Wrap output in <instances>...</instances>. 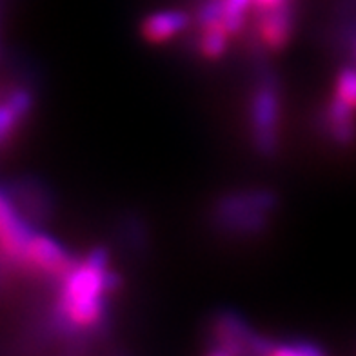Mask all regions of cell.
Wrapping results in <instances>:
<instances>
[{"mask_svg":"<svg viewBox=\"0 0 356 356\" xmlns=\"http://www.w3.org/2000/svg\"><path fill=\"white\" fill-rule=\"evenodd\" d=\"M35 108V95L31 89L17 86L0 99V147H4Z\"/></svg>","mask_w":356,"mask_h":356,"instance_id":"52a82bcc","label":"cell"},{"mask_svg":"<svg viewBox=\"0 0 356 356\" xmlns=\"http://www.w3.org/2000/svg\"><path fill=\"white\" fill-rule=\"evenodd\" d=\"M293 29H295V11L293 4L287 2L275 10L264 11L262 19L257 26V35L264 47L278 51L289 42Z\"/></svg>","mask_w":356,"mask_h":356,"instance_id":"ba28073f","label":"cell"},{"mask_svg":"<svg viewBox=\"0 0 356 356\" xmlns=\"http://www.w3.org/2000/svg\"><path fill=\"white\" fill-rule=\"evenodd\" d=\"M35 229L10 193L0 188V258L10 266L22 267L24 253Z\"/></svg>","mask_w":356,"mask_h":356,"instance_id":"5b68a950","label":"cell"},{"mask_svg":"<svg viewBox=\"0 0 356 356\" xmlns=\"http://www.w3.org/2000/svg\"><path fill=\"white\" fill-rule=\"evenodd\" d=\"M277 197L266 189L225 195L215 207V222L233 234H257L266 229Z\"/></svg>","mask_w":356,"mask_h":356,"instance_id":"7a4b0ae2","label":"cell"},{"mask_svg":"<svg viewBox=\"0 0 356 356\" xmlns=\"http://www.w3.org/2000/svg\"><path fill=\"white\" fill-rule=\"evenodd\" d=\"M287 2H291V0H253V8L264 13V11L275 10V8L287 4Z\"/></svg>","mask_w":356,"mask_h":356,"instance_id":"5bb4252c","label":"cell"},{"mask_svg":"<svg viewBox=\"0 0 356 356\" xmlns=\"http://www.w3.org/2000/svg\"><path fill=\"white\" fill-rule=\"evenodd\" d=\"M115 286L117 278L109 271L108 251L102 248L89 251L60 278L55 305L58 325L71 333L97 327L106 316V298Z\"/></svg>","mask_w":356,"mask_h":356,"instance_id":"6da1fadb","label":"cell"},{"mask_svg":"<svg viewBox=\"0 0 356 356\" xmlns=\"http://www.w3.org/2000/svg\"><path fill=\"white\" fill-rule=\"evenodd\" d=\"M282 95L277 76L264 75L251 99V136L254 149L264 159L277 155L280 144Z\"/></svg>","mask_w":356,"mask_h":356,"instance_id":"3957f363","label":"cell"},{"mask_svg":"<svg viewBox=\"0 0 356 356\" xmlns=\"http://www.w3.org/2000/svg\"><path fill=\"white\" fill-rule=\"evenodd\" d=\"M191 19L186 11L160 10L142 20L140 33L149 44H165L189 28Z\"/></svg>","mask_w":356,"mask_h":356,"instance_id":"9c48e42d","label":"cell"},{"mask_svg":"<svg viewBox=\"0 0 356 356\" xmlns=\"http://www.w3.org/2000/svg\"><path fill=\"white\" fill-rule=\"evenodd\" d=\"M75 262L76 260L71 257L70 251L51 234L35 231L24 253L22 269L60 280Z\"/></svg>","mask_w":356,"mask_h":356,"instance_id":"8992f818","label":"cell"},{"mask_svg":"<svg viewBox=\"0 0 356 356\" xmlns=\"http://www.w3.org/2000/svg\"><path fill=\"white\" fill-rule=\"evenodd\" d=\"M229 31L224 24H213V26H206L200 28V37H198V51L204 58L209 60H216L227 49L229 44Z\"/></svg>","mask_w":356,"mask_h":356,"instance_id":"30bf717a","label":"cell"},{"mask_svg":"<svg viewBox=\"0 0 356 356\" xmlns=\"http://www.w3.org/2000/svg\"><path fill=\"white\" fill-rule=\"evenodd\" d=\"M333 99L356 113V67H343L334 82Z\"/></svg>","mask_w":356,"mask_h":356,"instance_id":"8fae6325","label":"cell"},{"mask_svg":"<svg viewBox=\"0 0 356 356\" xmlns=\"http://www.w3.org/2000/svg\"><path fill=\"white\" fill-rule=\"evenodd\" d=\"M271 356H318L323 355V349L309 340H273Z\"/></svg>","mask_w":356,"mask_h":356,"instance_id":"7c38bea8","label":"cell"},{"mask_svg":"<svg viewBox=\"0 0 356 356\" xmlns=\"http://www.w3.org/2000/svg\"><path fill=\"white\" fill-rule=\"evenodd\" d=\"M355 53H356V51H355Z\"/></svg>","mask_w":356,"mask_h":356,"instance_id":"9a60e30c","label":"cell"},{"mask_svg":"<svg viewBox=\"0 0 356 356\" xmlns=\"http://www.w3.org/2000/svg\"><path fill=\"white\" fill-rule=\"evenodd\" d=\"M251 8L253 0H224V24L231 37L244 28Z\"/></svg>","mask_w":356,"mask_h":356,"instance_id":"4fadbf2b","label":"cell"},{"mask_svg":"<svg viewBox=\"0 0 356 356\" xmlns=\"http://www.w3.org/2000/svg\"><path fill=\"white\" fill-rule=\"evenodd\" d=\"M211 355H269L271 338L260 337L240 314L220 313L211 325Z\"/></svg>","mask_w":356,"mask_h":356,"instance_id":"277c9868","label":"cell"}]
</instances>
